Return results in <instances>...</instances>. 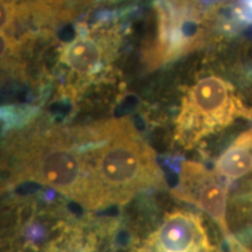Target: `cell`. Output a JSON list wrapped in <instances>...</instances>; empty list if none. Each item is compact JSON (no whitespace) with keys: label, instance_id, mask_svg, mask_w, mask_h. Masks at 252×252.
<instances>
[{"label":"cell","instance_id":"6da1fadb","mask_svg":"<svg viewBox=\"0 0 252 252\" xmlns=\"http://www.w3.org/2000/svg\"><path fill=\"white\" fill-rule=\"evenodd\" d=\"M81 134L87 161L83 207L121 206L141 191L166 188L156 153L127 121L82 127Z\"/></svg>","mask_w":252,"mask_h":252},{"label":"cell","instance_id":"7a4b0ae2","mask_svg":"<svg viewBox=\"0 0 252 252\" xmlns=\"http://www.w3.org/2000/svg\"><path fill=\"white\" fill-rule=\"evenodd\" d=\"M15 157V179L47 186L83 206L86 152L75 130L32 132Z\"/></svg>","mask_w":252,"mask_h":252},{"label":"cell","instance_id":"3957f363","mask_svg":"<svg viewBox=\"0 0 252 252\" xmlns=\"http://www.w3.org/2000/svg\"><path fill=\"white\" fill-rule=\"evenodd\" d=\"M242 118L252 121V109L245 105L232 84L219 76L203 77L182 98L175 139L181 146L191 149L203 138Z\"/></svg>","mask_w":252,"mask_h":252},{"label":"cell","instance_id":"277c9868","mask_svg":"<svg viewBox=\"0 0 252 252\" xmlns=\"http://www.w3.org/2000/svg\"><path fill=\"white\" fill-rule=\"evenodd\" d=\"M178 200L190 203L209 215L219 225L225 239L230 232L226 220L228 185L215 172L196 161L185 160L180 166L178 185L172 189Z\"/></svg>","mask_w":252,"mask_h":252},{"label":"cell","instance_id":"5b68a950","mask_svg":"<svg viewBox=\"0 0 252 252\" xmlns=\"http://www.w3.org/2000/svg\"><path fill=\"white\" fill-rule=\"evenodd\" d=\"M133 252H219L210 243L201 215L185 209L167 213Z\"/></svg>","mask_w":252,"mask_h":252},{"label":"cell","instance_id":"8992f818","mask_svg":"<svg viewBox=\"0 0 252 252\" xmlns=\"http://www.w3.org/2000/svg\"><path fill=\"white\" fill-rule=\"evenodd\" d=\"M105 59L100 41L90 34H80L64 47L62 62L78 76H90L98 71Z\"/></svg>","mask_w":252,"mask_h":252},{"label":"cell","instance_id":"52a82bcc","mask_svg":"<svg viewBox=\"0 0 252 252\" xmlns=\"http://www.w3.org/2000/svg\"><path fill=\"white\" fill-rule=\"evenodd\" d=\"M214 172L226 185L252 172V127L242 132L220 154Z\"/></svg>","mask_w":252,"mask_h":252},{"label":"cell","instance_id":"ba28073f","mask_svg":"<svg viewBox=\"0 0 252 252\" xmlns=\"http://www.w3.org/2000/svg\"><path fill=\"white\" fill-rule=\"evenodd\" d=\"M34 9V0H0V32L8 30L25 15L31 14Z\"/></svg>","mask_w":252,"mask_h":252},{"label":"cell","instance_id":"9c48e42d","mask_svg":"<svg viewBox=\"0 0 252 252\" xmlns=\"http://www.w3.org/2000/svg\"><path fill=\"white\" fill-rule=\"evenodd\" d=\"M15 50V41L5 32H0V64L6 62Z\"/></svg>","mask_w":252,"mask_h":252},{"label":"cell","instance_id":"30bf717a","mask_svg":"<svg viewBox=\"0 0 252 252\" xmlns=\"http://www.w3.org/2000/svg\"><path fill=\"white\" fill-rule=\"evenodd\" d=\"M241 20L243 24L252 25V0H241Z\"/></svg>","mask_w":252,"mask_h":252},{"label":"cell","instance_id":"8fae6325","mask_svg":"<svg viewBox=\"0 0 252 252\" xmlns=\"http://www.w3.org/2000/svg\"><path fill=\"white\" fill-rule=\"evenodd\" d=\"M226 242H228L230 252H252V250L245 247L244 244H242L234 235H231L229 238H226Z\"/></svg>","mask_w":252,"mask_h":252},{"label":"cell","instance_id":"7c38bea8","mask_svg":"<svg viewBox=\"0 0 252 252\" xmlns=\"http://www.w3.org/2000/svg\"><path fill=\"white\" fill-rule=\"evenodd\" d=\"M74 247H75V244L68 245V247H63V248L61 245V247H56V248L49 249V250H46V251H42V252H70L69 250H70V249L74 248Z\"/></svg>","mask_w":252,"mask_h":252}]
</instances>
